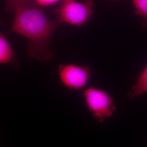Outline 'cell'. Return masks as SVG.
<instances>
[{
	"label": "cell",
	"mask_w": 147,
	"mask_h": 147,
	"mask_svg": "<svg viewBox=\"0 0 147 147\" xmlns=\"http://www.w3.org/2000/svg\"><path fill=\"white\" fill-rule=\"evenodd\" d=\"M58 25L57 21L49 19L39 6L33 5L14 11L9 32L28 40L27 54L30 58L47 61L53 57L50 44L53 33Z\"/></svg>",
	"instance_id": "obj_1"
},
{
	"label": "cell",
	"mask_w": 147,
	"mask_h": 147,
	"mask_svg": "<svg viewBox=\"0 0 147 147\" xmlns=\"http://www.w3.org/2000/svg\"><path fill=\"white\" fill-rule=\"evenodd\" d=\"M82 95L86 107L99 123L111 117L117 110L112 96L102 89L90 86L84 89Z\"/></svg>",
	"instance_id": "obj_2"
},
{
	"label": "cell",
	"mask_w": 147,
	"mask_h": 147,
	"mask_svg": "<svg viewBox=\"0 0 147 147\" xmlns=\"http://www.w3.org/2000/svg\"><path fill=\"white\" fill-rule=\"evenodd\" d=\"M90 0L78 2L76 0H63L57 10L58 22L80 26L89 19L93 9Z\"/></svg>",
	"instance_id": "obj_3"
},
{
	"label": "cell",
	"mask_w": 147,
	"mask_h": 147,
	"mask_svg": "<svg viewBox=\"0 0 147 147\" xmlns=\"http://www.w3.org/2000/svg\"><path fill=\"white\" fill-rule=\"evenodd\" d=\"M58 79L67 88L79 90L84 88L92 76L91 69L86 65L71 63L60 64L58 68Z\"/></svg>",
	"instance_id": "obj_4"
},
{
	"label": "cell",
	"mask_w": 147,
	"mask_h": 147,
	"mask_svg": "<svg viewBox=\"0 0 147 147\" xmlns=\"http://www.w3.org/2000/svg\"><path fill=\"white\" fill-rule=\"evenodd\" d=\"M0 64H11L14 68L19 67L16 55L11 44L0 31Z\"/></svg>",
	"instance_id": "obj_5"
},
{
	"label": "cell",
	"mask_w": 147,
	"mask_h": 147,
	"mask_svg": "<svg viewBox=\"0 0 147 147\" xmlns=\"http://www.w3.org/2000/svg\"><path fill=\"white\" fill-rule=\"evenodd\" d=\"M147 93V65L137 79L135 84L127 95V98L135 100Z\"/></svg>",
	"instance_id": "obj_6"
},
{
	"label": "cell",
	"mask_w": 147,
	"mask_h": 147,
	"mask_svg": "<svg viewBox=\"0 0 147 147\" xmlns=\"http://www.w3.org/2000/svg\"><path fill=\"white\" fill-rule=\"evenodd\" d=\"M33 5H36L34 0H5V10L14 12L20 8Z\"/></svg>",
	"instance_id": "obj_7"
},
{
	"label": "cell",
	"mask_w": 147,
	"mask_h": 147,
	"mask_svg": "<svg viewBox=\"0 0 147 147\" xmlns=\"http://www.w3.org/2000/svg\"><path fill=\"white\" fill-rule=\"evenodd\" d=\"M136 14L147 19V0H131Z\"/></svg>",
	"instance_id": "obj_8"
},
{
	"label": "cell",
	"mask_w": 147,
	"mask_h": 147,
	"mask_svg": "<svg viewBox=\"0 0 147 147\" xmlns=\"http://www.w3.org/2000/svg\"><path fill=\"white\" fill-rule=\"evenodd\" d=\"M63 1V0H34V2L35 4L38 6L47 7L53 5L60 1L62 2Z\"/></svg>",
	"instance_id": "obj_9"
}]
</instances>
